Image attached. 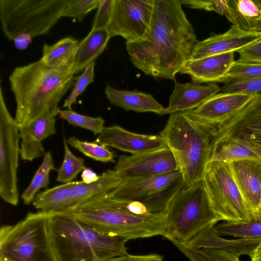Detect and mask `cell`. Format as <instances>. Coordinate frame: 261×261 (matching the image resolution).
<instances>
[{
  "instance_id": "6da1fadb",
  "label": "cell",
  "mask_w": 261,
  "mask_h": 261,
  "mask_svg": "<svg viewBox=\"0 0 261 261\" xmlns=\"http://www.w3.org/2000/svg\"><path fill=\"white\" fill-rule=\"evenodd\" d=\"M181 5L180 0H154L147 32L125 43L131 62L145 74L172 80L189 61L198 41Z\"/></svg>"
},
{
  "instance_id": "7a4b0ae2",
  "label": "cell",
  "mask_w": 261,
  "mask_h": 261,
  "mask_svg": "<svg viewBox=\"0 0 261 261\" xmlns=\"http://www.w3.org/2000/svg\"><path fill=\"white\" fill-rule=\"evenodd\" d=\"M71 68H56L40 59L15 67L9 77L16 101L14 119L18 126L27 125L58 103L73 83Z\"/></svg>"
},
{
  "instance_id": "3957f363",
  "label": "cell",
  "mask_w": 261,
  "mask_h": 261,
  "mask_svg": "<svg viewBox=\"0 0 261 261\" xmlns=\"http://www.w3.org/2000/svg\"><path fill=\"white\" fill-rule=\"evenodd\" d=\"M71 212L101 233L128 240L164 236L165 233L166 214L143 215L144 208L140 202L115 199L108 193L93 197Z\"/></svg>"
},
{
  "instance_id": "277c9868",
  "label": "cell",
  "mask_w": 261,
  "mask_h": 261,
  "mask_svg": "<svg viewBox=\"0 0 261 261\" xmlns=\"http://www.w3.org/2000/svg\"><path fill=\"white\" fill-rule=\"evenodd\" d=\"M48 226L57 261H105L128 254L127 239L101 233L72 212L48 213Z\"/></svg>"
},
{
  "instance_id": "5b68a950",
  "label": "cell",
  "mask_w": 261,
  "mask_h": 261,
  "mask_svg": "<svg viewBox=\"0 0 261 261\" xmlns=\"http://www.w3.org/2000/svg\"><path fill=\"white\" fill-rule=\"evenodd\" d=\"M218 126L195 121L184 113L170 114L160 135L175 156L184 188L203 179L217 138Z\"/></svg>"
},
{
  "instance_id": "8992f818",
  "label": "cell",
  "mask_w": 261,
  "mask_h": 261,
  "mask_svg": "<svg viewBox=\"0 0 261 261\" xmlns=\"http://www.w3.org/2000/svg\"><path fill=\"white\" fill-rule=\"evenodd\" d=\"M221 218L214 211L203 179L183 188L170 202L166 212L165 238L185 244Z\"/></svg>"
},
{
  "instance_id": "52a82bcc",
  "label": "cell",
  "mask_w": 261,
  "mask_h": 261,
  "mask_svg": "<svg viewBox=\"0 0 261 261\" xmlns=\"http://www.w3.org/2000/svg\"><path fill=\"white\" fill-rule=\"evenodd\" d=\"M1 261H57L50 241L48 214L29 213L0 229Z\"/></svg>"
},
{
  "instance_id": "ba28073f",
  "label": "cell",
  "mask_w": 261,
  "mask_h": 261,
  "mask_svg": "<svg viewBox=\"0 0 261 261\" xmlns=\"http://www.w3.org/2000/svg\"><path fill=\"white\" fill-rule=\"evenodd\" d=\"M70 0H0V21L6 38L22 33L33 38L46 35Z\"/></svg>"
},
{
  "instance_id": "9c48e42d",
  "label": "cell",
  "mask_w": 261,
  "mask_h": 261,
  "mask_svg": "<svg viewBox=\"0 0 261 261\" xmlns=\"http://www.w3.org/2000/svg\"><path fill=\"white\" fill-rule=\"evenodd\" d=\"M214 211L222 220H248L251 212L236 182L229 163L210 161L203 177Z\"/></svg>"
},
{
  "instance_id": "30bf717a",
  "label": "cell",
  "mask_w": 261,
  "mask_h": 261,
  "mask_svg": "<svg viewBox=\"0 0 261 261\" xmlns=\"http://www.w3.org/2000/svg\"><path fill=\"white\" fill-rule=\"evenodd\" d=\"M18 126L7 107L0 88V196L6 202H19L17 169L20 154Z\"/></svg>"
},
{
  "instance_id": "8fae6325",
  "label": "cell",
  "mask_w": 261,
  "mask_h": 261,
  "mask_svg": "<svg viewBox=\"0 0 261 261\" xmlns=\"http://www.w3.org/2000/svg\"><path fill=\"white\" fill-rule=\"evenodd\" d=\"M218 127L214 146L223 142L234 141L251 149L261 158V93Z\"/></svg>"
},
{
  "instance_id": "7c38bea8",
  "label": "cell",
  "mask_w": 261,
  "mask_h": 261,
  "mask_svg": "<svg viewBox=\"0 0 261 261\" xmlns=\"http://www.w3.org/2000/svg\"><path fill=\"white\" fill-rule=\"evenodd\" d=\"M153 5L154 0H114L107 28L110 37L119 36L126 42L142 38L149 27Z\"/></svg>"
},
{
  "instance_id": "4fadbf2b",
  "label": "cell",
  "mask_w": 261,
  "mask_h": 261,
  "mask_svg": "<svg viewBox=\"0 0 261 261\" xmlns=\"http://www.w3.org/2000/svg\"><path fill=\"white\" fill-rule=\"evenodd\" d=\"M114 169L122 182L179 170L175 156L169 147L138 154L121 155Z\"/></svg>"
},
{
  "instance_id": "5bb4252c",
  "label": "cell",
  "mask_w": 261,
  "mask_h": 261,
  "mask_svg": "<svg viewBox=\"0 0 261 261\" xmlns=\"http://www.w3.org/2000/svg\"><path fill=\"white\" fill-rule=\"evenodd\" d=\"M255 95L240 92L218 93L196 109L184 113L195 121L219 125L234 116Z\"/></svg>"
},
{
  "instance_id": "9a60e30c",
  "label": "cell",
  "mask_w": 261,
  "mask_h": 261,
  "mask_svg": "<svg viewBox=\"0 0 261 261\" xmlns=\"http://www.w3.org/2000/svg\"><path fill=\"white\" fill-rule=\"evenodd\" d=\"M95 141L132 154H138L168 148L160 135H147L130 132L120 126L104 127Z\"/></svg>"
},
{
  "instance_id": "2e32d148",
  "label": "cell",
  "mask_w": 261,
  "mask_h": 261,
  "mask_svg": "<svg viewBox=\"0 0 261 261\" xmlns=\"http://www.w3.org/2000/svg\"><path fill=\"white\" fill-rule=\"evenodd\" d=\"M60 108L47 110L29 124L18 126L21 145L20 155L24 161H32L45 153L42 141L56 133V117Z\"/></svg>"
},
{
  "instance_id": "e0dca14e",
  "label": "cell",
  "mask_w": 261,
  "mask_h": 261,
  "mask_svg": "<svg viewBox=\"0 0 261 261\" xmlns=\"http://www.w3.org/2000/svg\"><path fill=\"white\" fill-rule=\"evenodd\" d=\"M261 39V33H251L231 25L222 34H214L194 45L189 61L237 52L247 45Z\"/></svg>"
},
{
  "instance_id": "ac0fdd59",
  "label": "cell",
  "mask_w": 261,
  "mask_h": 261,
  "mask_svg": "<svg viewBox=\"0 0 261 261\" xmlns=\"http://www.w3.org/2000/svg\"><path fill=\"white\" fill-rule=\"evenodd\" d=\"M229 163L251 214L258 210L261 207V159H244Z\"/></svg>"
},
{
  "instance_id": "d6986e66",
  "label": "cell",
  "mask_w": 261,
  "mask_h": 261,
  "mask_svg": "<svg viewBox=\"0 0 261 261\" xmlns=\"http://www.w3.org/2000/svg\"><path fill=\"white\" fill-rule=\"evenodd\" d=\"M178 170L154 176L122 181L108 192L113 199L141 201L168 187L181 176Z\"/></svg>"
},
{
  "instance_id": "ffe728a7",
  "label": "cell",
  "mask_w": 261,
  "mask_h": 261,
  "mask_svg": "<svg viewBox=\"0 0 261 261\" xmlns=\"http://www.w3.org/2000/svg\"><path fill=\"white\" fill-rule=\"evenodd\" d=\"M174 81V88L163 115L193 111L220 90L216 83L203 84L193 82L181 84L175 79Z\"/></svg>"
},
{
  "instance_id": "44dd1931",
  "label": "cell",
  "mask_w": 261,
  "mask_h": 261,
  "mask_svg": "<svg viewBox=\"0 0 261 261\" xmlns=\"http://www.w3.org/2000/svg\"><path fill=\"white\" fill-rule=\"evenodd\" d=\"M234 61V52L188 61L180 73L188 74L197 83L225 84L228 82L226 75Z\"/></svg>"
},
{
  "instance_id": "7402d4cb",
  "label": "cell",
  "mask_w": 261,
  "mask_h": 261,
  "mask_svg": "<svg viewBox=\"0 0 261 261\" xmlns=\"http://www.w3.org/2000/svg\"><path fill=\"white\" fill-rule=\"evenodd\" d=\"M214 226L204 228L184 245L194 249H222L239 256H250L252 251L261 245V238H237L232 240L223 238L216 233Z\"/></svg>"
},
{
  "instance_id": "603a6c76",
  "label": "cell",
  "mask_w": 261,
  "mask_h": 261,
  "mask_svg": "<svg viewBox=\"0 0 261 261\" xmlns=\"http://www.w3.org/2000/svg\"><path fill=\"white\" fill-rule=\"evenodd\" d=\"M225 17L242 31L261 33V0H226Z\"/></svg>"
},
{
  "instance_id": "cb8c5ba5",
  "label": "cell",
  "mask_w": 261,
  "mask_h": 261,
  "mask_svg": "<svg viewBox=\"0 0 261 261\" xmlns=\"http://www.w3.org/2000/svg\"><path fill=\"white\" fill-rule=\"evenodd\" d=\"M105 91L111 104L125 110L163 115L165 108L151 94L138 91L117 89L109 85H107Z\"/></svg>"
},
{
  "instance_id": "d4e9b609",
  "label": "cell",
  "mask_w": 261,
  "mask_h": 261,
  "mask_svg": "<svg viewBox=\"0 0 261 261\" xmlns=\"http://www.w3.org/2000/svg\"><path fill=\"white\" fill-rule=\"evenodd\" d=\"M121 182V179L114 169L105 171L99 175L97 181L92 184H86L82 180L72 181L73 211L93 197L110 192Z\"/></svg>"
},
{
  "instance_id": "484cf974",
  "label": "cell",
  "mask_w": 261,
  "mask_h": 261,
  "mask_svg": "<svg viewBox=\"0 0 261 261\" xmlns=\"http://www.w3.org/2000/svg\"><path fill=\"white\" fill-rule=\"evenodd\" d=\"M110 38L107 29L91 30L79 42L72 69L74 74L81 72L90 63L95 62L103 51Z\"/></svg>"
},
{
  "instance_id": "4316f807",
  "label": "cell",
  "mask_w": 261,
  "mask_h": 261,
  "mask_svg": "<svg viewBox=\"0 0 261 261\" xmlns=\"http://www.w3.org/2000/svg\"><path fill=\"white\" fill-rule=\"evenodd\" d=\"M72 181L46 189L36 195L32 205L48 214L72 212Z\"/></svg>"
},
{
  "instance_id": "83f0119b",
  "label": "cell",
  "mask_w": 261,
  "mask_h": 261,
  "mask_svg": "<svg viewBox=\"0 0 261 261\" xmlns=\"http://www.w3.org/2000/svg\"><path fill=\"white\" fill-rule=\"evenodd\" d=\"M79 42L67 37L52 45L44 44L40 60L50 67L72 69Z\"/></svg>"
},
{
  "instance_id": "f1b7e54d",
  "label": "cell",
  "mask_w": 261,
  "mask_h": 261,
  "mask_svg": "<svg viewBox=\"0 0 261 261\" xmlns=\"http://www.w3.org/2000/svg\"><path fill=\"white\" fill-rule=\"evenodd\" d=\"M220 236L237 238H261V207L253 212L247 220L239 222L224 221L214 226Z\"/></svg>"
},
{
  "instance_id": "f546056e",
  "label": "cell",
  "mask_w": 261,
  "mask_h": 261,
  "mask_svg": "<svg viewBox=\"0 0 261 261\" xmlns=\"http://www.w3.org/2000/svg\"><path fill=\"white\" fill-rule=\"evenodd\" d=\"M53 156L49 151L45 152L42 162L30 185L21 195V199L24 204L30 205L32 203L37 193L42 188H46L49 184V174L52 170H55Z\"/></svg>"
},
{
  "instance_id": "4dcf8cb0",
  "label": "cell",
  "mask_w": 261,
  "mask_h": 261,
  "mask_svg": "<svg viewBox=\"0 0 261 261\" xmlns=\"http://www.w3.org/2000/svg\"><path fill=\"white\" fill-rule=\"evenodd\" d=\"M167 239L190 261H240L239 255L226 250L212 248L191 249L174 238Z\"/></svg>"
},
{
  "instance_id": "1f68e13d",
  "label": "cell",
  "mask_w": 261,
  "mask_h": 261,
  "mask_svg": "<svg viewBox=\"0 0 261 261\" xmlns=\"http://www.w3.org/2000/svg\"><path fill=\"white\" fill-rule=\"evenodd\" d=\"M244 159H261L251 149L238 142L229 141L214 146L210 161L230 162Z\"/></svg>"
},
{
  "instance_id": "d6a6232c",
  "label": "cell",
  "mask_w": 261,
  "mask_h": 261,
  "mask_svg": "<svg viewBox=\"0 0 261 261\" xmlns=\"http://www.w3.org/2000/svg\"><path fill=\"white\" fill-rule=\"evenodd\" d=\"M64 155L62 163L57 169L56 180L64 184L73 181L85 168L84 159L74 155L64 138Z\"/></svg>"
},
{
  "instance_id": "836d02e7",
  "label": "cell",
  "mask_w": 261,
  "mask_h": 261,
  "mask_svg": "<svg viewBox=\"0 0 261 261\" xmlns=\"http://www.w3.org/2000/svg\"><path fill=\"white\" fill-rule=\"evenodd\" d=\"M67 144L86 156L97 161L107 163L114 161V154L106 146L95 142L80 140L74 136L66 140Z\"/></svg>"
},
{
  "instance_id": "e575fe53",
  "label": "cell",
  "mask_w": 261,
  "mask_h": 261,
  "mask_svg": "<svg viewBox=\"0 0 261 261\" xmlns=\"http://www.w3.org/2000/svg\"><path fill=\"white\" fill-rule=\"evenodd\" d=\"M59 117L66 120L73 126H79L90 130L95 135L99 134L105 127V121L101 117H91L77 113L72 110H60Z\"/></svg>"
},
{
  "instance_id": "d590c367",
  "label": "cell",
  "mask_w": 261,
  "mask_h": 261,
  "mask_svg": "<svg viewBox=\"0 0 261 261\" xmlns=\"http://www.w3.org/2000/svg\"><path fill=\"white\" fill-rule=\"evenodd\" d=\"M260 76L261 63L238 60L231 65L226 77L229 82L232 80H249Z\"/></svg>"
},
{
  "instance_id": "8d00e7d4",
  "label": "cell",
  "mask_w": 261,
  "mask_h": 261,
  "mask_svg": "<svg viewBox=\"0 0 261 261\" xmlns=\"http://www.w3.org/2000/svg\"><path fill=\"white\" fill-rule=\"evenodd\" d=\"M95 62L88 65L82 74L74 78L76 80L73 89L65 100L63 107L71 110L73 104L76 103L77 98L82 94L88 86L94 82Z\"/></svg>"
},
{
  "instance_id": "74e56055",
  "label": "cell",
  "mask_w": 261,
  "mask_h": 261,
  "mask_svg": "<svg viewBox=\"0 0 261 261\" xmlns=\"http://www.w3.org/2000/svg\"><path fill=\"white\" fill-rule=\"evenodd\" d=\"M220 92L258 94L261 93V76L249 80L230 81L220 87Z\"/></svg>"
},
{
  "instance_id": "f35d334b",
  "label": "cell",
  "mask_w": 261,
  "mask_h": 261,
  "mask_svg": "<svg viewBox=\"0 0 261 261\" xmlns=\"http://www.w3.org/2000/svg\"><path fill=\"white\" fill-rule=\"evenodd\" d=\"M99 0H70L64 9L62 17H68L82 21L91 11L97 9Z\"/></svg>"
},
{
  "instance_id": "ab89813d",
  "label": "cell",
  "mask_w": 261,
  "mask_h": 261,
  "mask_svg": "<svg viewBox=\"0 0 261 261\" xmlns=\"http://www.w3.org/2000/svg\"><path fill=\"white\" fill-rule=\"evenodd\" d=\"M114 0H99L91 30L107 29L111 19Z\"/></svg>"
},
{
  "instance_id": "60d3db41",
  "label": "cell",
  "mask_w": 261,
  "mask_h": 261,
  "mask_svg": "<svg viewBox=\"0 0 261 261\" xmlns=\"http://www.w3.org/2000/svg\"><path fill=\"white\" fill-rule=\"evenodd\" d=\"M238 60L261 63V39L238 50Z\"/></svg>"
},
{
  "instance_id": "b9f144b4",
  "label": "cell",
  "mask_w": 261,
  "mask_h": 261,
  "mask_svg": "<svg viewBox=\"0 0 261 261\" xmlns=\"http://www.w3.org/2000/svg\"><path fill=\"white\" fill-rule=\"evenodd\" d=\"M105 261H163V257L160 255L151 254L143 255H127L117 256Z\"/></svg>"
},
{
  "instance_id": "7bdbcfd3",
  "label": "cell",
  "mask_w": 261,
  "mask_h": 261,
  "mask_svg": "<svg viewBox=\"0 0 261 261\" xmlns=\"http://www.w3.org/2000/svg\"><path fill=\"white\" fill-rule=\"evenodd\" d=\"M33 41V37L28 33H22L17 35L13 40L15 47L18 50H24Z\"/></svg>"
},
{
  "instance_id": "ee69618b",
  "label": "cell",
  "mask_w": 261,
  "mask_h": 261,
  "mask_svg": "<svg viewBox=\"0 0 261 261\" xmlns=\"http://www.w3.org/2000/svg\"><path fill=\"white\" fill-rule=\"evenodd\" d=\"M82 172V180L86 184H89L96 182L99 178V175L91 168L85 167Z\"/></svg>"
},
{
  "instance_id": "f6af8a7d",
  "label": "cell",
  "mask_w": 261,
  "mask_h": 261,
  "mask_svg": "<svg viewBox=\"0 0 261 261\" xmlns=\"http://www.w3.org/2000/svg\"><path fill=\"white\" fill-rule=\"evenodd\" d=\"M249 256L251 261H261V245L256 248Z\"/></svg>"
}]
</instances>
